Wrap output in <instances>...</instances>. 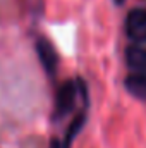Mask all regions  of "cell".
Listing matches in <instances>:
<instances>
[{
	"mask_svg": "<svg viewBox=\"0 0 146 148\" xmlns=\"http://www.w3.org/2000/svg\"><path fill=\"white\" fill-rule=\"evenodd\" d=\"M126 33L136 43L146 41V9H132L126 17Z\"/></svg>",
	"mask_w": 146,
	"mask_h": 148,
	"instance_id": "6da1fadb",
	"label": "cell"
},
{
	"mask_svg": "<svg viewBox=\"0 0 146 148\" xmlns=\"http://www.w3.org/2000/svg\"><path fill=\"white\" fill-rule=\"evenodd\" d=\"M77 88H79V83H74V81H67L59 88L57 98H55V115L57 117L67 115L74 109V103L77 98Z\"/></svg>",
	"mask_w": 146,
	"mask_h": 148,
	"instance_id": "7a4b0ae2",
	"label": "cell"
},
{
	"mask_svg": "<svg viewBox=\"0 0 146 148\" xmlns=\"http://www.w3.org/2000/svg\"><path fill=\"white\" fill-rule=\"evenodd\" d=\"M36 52L41 66L45 67V71L53 74L55 69H57V64H59V57H57V52H55L53 45L46 38H40L36 43Z\"/></svg>",
	"mask_w": 146,
	"mask_h": 148,
	"instance_id": "3957f363",
	"label": "cell"
},
{
	"mask_svg": "<svg viewBox=\"0 0 146 148\" xmlns=\"http://www.w3.org/2000/svg\"><path fill=\"white\" fill-rule=\"evenodd\" d=\"M126 60L127 66L136 74L146 76V48H141L139 45H132L126 50Z\"/></svg>",
	"mask_w": 146,
	"mask_h": 148,
	"instance_id": "277c9868",
	"label": "cell"
},
{
	"mask_svg": "<svg viewBox=\"0 0 146 148\" xmlns=\"http://www.w3.org/2000/svg\"><path fill=\"white\" fill-rule=\"evenodd\" d=\"M126 88L131 95L141 98V100H146V76L145 74H131L126 77Z\"/></svg>",
	"mask_w": 146,
	"mask_h": 148,
	"instance_id": "5b68a950",
	"label": "cell"
},
{
	"mask_svg": "<svg viewBox=\"0 0 146 148\" xmlns=\"http://www.w3.org/2000/svg\"><path fill=\"white\" fill-rule=\"evenodd\" d=\"M83 122H84V115L83 114H79L76 119H74V122L71 124V127H69V131H67V138H65V148L71 145V141H72V138L79 133V129H81V126H83Z\"/></svg>",
	"mask_w": 146,
	"mask_h": 148,
	"instance_id": "8992f818",
	"label": "cell"
},
{
	"mask_svg": "<svg viewBox=\"0 0 146 148\" xmlns=\"http://www.w3.org/2000/svg\"><path fill=\"white\" fill-rule=\"evenodd\" d=\"M52 148H60V147H59V143H57V141H53V143H52Z\"/></svg>",
	"mask_w": 146,
	"mask_h": 148,
	"instance_id": "52a82bcc",
	"label": "cell"
},
{
	"mask_svg": "<svg viewBox=\"0 0 146 148\" xmlns=\"http://www.w3.org/2000/svg\"><path fill=\"white\" fill-rule=\"evenodd\" d=\"M115 2H117V3H122V2H124V0H115Z\"/></svg>",
	"mask_w": 146,
	"mask_h": 148,
	"instance_id": "ba28073f",
	"label": "cell"
}]
</instances>
